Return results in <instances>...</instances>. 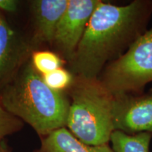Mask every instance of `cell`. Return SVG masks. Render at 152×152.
Returning <instances> with one entry per match:
<instances>
[{"label":"cell","mask_w":152,"mask_h":152,"mask_svg":"<svg viewBox=\"0 0 152 152\" xmlns=\"http://www.w3.org/2000/svg\"><path fill=\"white\" fill-rule=\"evenodd\" d=\"M42 76L45 84L56 91L66 88L72 82L71 74L62 68H58Z\"/></svg>","instance_id":"4fadbf2b"},{"label":"cell","mask_w":152,"mask_h":152,"mask_svg":"<svg viewBox=\"0 0 152 152\" xmlns=\"http://www.w3.org/2000/svg\"><path fill=\"white\" fill-rule=\"evenodd\" d=\"M71 98L66 128L88 145L108 144L115 130L113 95L99 82L79 78L71 92Z\"/></svg>","instance_id":"3957f363"},{"label":"cell","mask_w":152,"mask_h":152,"mask_svg":"<svg viewBox=\"0 0 152 152\" xmlns=\"http://www.w3.org/2000/svg\"><path fill=\"white\" fill-rule=\"evenodd\" d=\"M146 16L142 1L118 7L99 1L71 60L79 78L96 80L105 63L135 35Z\"/></svg>","instance_id":"6da1fadb"},{"label":"cell","mask_w":152,"mask_h":152,"mask_svg":"<svg viewBox=\"0 0 152 152\" xmlns=\"http://www.w3.org/2000/svg\"><path fill=\"white\" fill-rule=\"evenodd\" d=\"M152 82V28L135 39L125 54L106 67L99 82L118 96L139 90Z\"/></svg>","instance_id":"277c9868"},{"label":"cell","mask_w":152,"mask_h":152,"mask_svg":"<svg viewBox=\"0 0 152 152\" xmlns=\"http://www.w3.org/2000/svg\"><path fill=\"white\" fill-rule=\"evenodd\" d=\"M113 115L115 130L128 134L152 132V95L140 98L114 96Z\"/></svg>","instance_id":"8992f818"},{"label":"cell","mask_w":152,"mask_h":152,"mask_svg":"<svg viewBox=\"0 0 152 152\" xmlns=\"http://www.w3.org/2000/svg\"><path fill=\"white\" fill-rule=\"evenodd\" d=\"M41 138L40 147L35 152H114L109 144L92 146L83 143L66 128Z\"/></svg>","instance_id":"9c48e42d"},{"label":"cell","mask_w":152,"mask_h":152,"mask_svg":"<svg viewBox=\"0 0 152 152\" xmlns=\"http://www.w3.org/2000/svg\"><path fill=\"white\" fill-rule=\"evenodd\" d=\"M0 102L41 137L66 126L69 101L45 84L32 63L26 64L7 83Z\"/></svg>","instance_id":"7a4b0ae2"},{"label":"cell","mask_w":152,"mask_h":152,"mask_svg":"<svg viewBox=\"0 0 152 152\" xmlns=\"http://www.w3.org/2000/svg\"><path fill=\"white\" fill-rule=\"evenodd\" d=\"M0 152H9L7 147H6L5 144L1 142V140H0Z\"/></svg>","instance_id":"9a60e30c"},{"label":"cell","mask_w":152,"mask_h":152,"mask_svg":"<svg viewBox=\"0 0 152 152\" xmlns=\"http://www.w3.org/2000/svg\"><path fill=\"white\" fill-rule=\"evenodd\" d=\"M68 0H36L32 10L37 38L54 42L57 26L67 9Z\"/></svg>","instance_id":"ba28073f"},{"label":"cell","mask_w":152,"mask_h":152,"mask_svg":"<svg viewBox=\"0 0 152 152\" xmlns=\"http://www.w3.org/2000/svg\"><path fill=\"white\" fill-rule=\"evenodd\" d=\"M151 138L150 132L129 134L121 130H114L110 141L114 152H149Z\"/></svg>","instance_id":"30bf717a"},{"label":"cell","mask_w":152,"mask_h":152,"mask_svg":"<svg viewBox=\"0 0 152 152\" xmlns=\"http://www.w3.org/2000/svg\"><path fill=\"white\" fill-rule=\"evenodd\" d=\"M62 64L58 55L48 51L35 52L32 56L34 68L42 75L61 68Z\"/></svg>","instance_id":"8fae6325"},{"label":"cell","mask_w":152,"mask_h":152,"mask_svg":"<svg viewBox=\"0 0 152 152\" xmlns=\"http://www.w3.org/2000/svg\"><path fill=\"white\" fill-rule=\"evenodd\" d=\"M26 52L27 48L21 38L0 15V84L11 79Z\"/></svg>","instance_id":"52a82bcc"},{"label":"cell","mask_w":152,"mask_h":152,"mask_svg":"<svg viewBox=\"0 0 152 152\" xmlns=\"http://www.w3.org/2000/svg\"><path fill=\"white\" fill-rule=\"evenodd\" d=\"M18 8V1L15 0H0V9L7 12H14Z\"/></svg>","instance_id":"5bb4252c"},{"label":"cell","mask_w":152,"mask_h":152,"mask_svg":"<svg viewBox=\"0 0 152 152\" xmlns=\"http://www.w3.org/2000/svg\"><path fill=\"white\" fill-rule=\"evenodd\" d=\"M99 2L97 0H68L67 9L57 26L54 42L71 61Z\"/></svg>","instance_id":"5b68a950"},{"label":"cell","mask_w":152,"mask_h":152,"mask_svg":"<svg viewBox=\"0 0 152 152\" xmlns=\"http://www.w3.org/2000/svg\"><path fill=\"white\" fill-rule=\"evenodd\" d=\"M23 127V122L9 112L0 102V140L18 132Z\"/></svg>","instance_id":"7c38bea8"}]
</instances>
